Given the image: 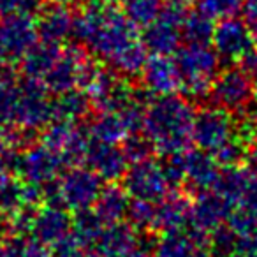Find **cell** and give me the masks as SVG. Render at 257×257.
Masks as SVG:
<instances>
[{"label":"cell","instance_id":"43","mask_svg":"<svg viewBox=\"0 0 257 257\" xmlns=\"http://www.w3.org/2000/svg\"><path fill=\"white\" fill-rule=\"evenodd\" d=\"M253 100L257 102V74H253Z\"/></svg>","mask_w":257,"mask_h":257},{"label":"cell","instance_id":"8","mask_svg":"<svg viewBox=\"0 0 257 257\" xmlns=\"http://www.w3.org/2000/svg\"><path fill=\"white\" fill-rule=\"evenodd\" d=\"M65 161L46 143H34L16 157V171L23 182L37 187H50L65 171Z\"/></svg>","mask_w":257,"mask_h":257},{"label":"cell","instance_id":"24","mask_svg":"<svg viewBox=\"0 0 257 257\" xmlns=\"http://www.w3.org/2000/svg\"><path fill=\"white\" fill-rule=\"evenodd\" d=\"M250 180H252V173L248 171V168H241L238 164L224 166L213 190L220 194L225 201H229L232 206H238L248 189Z\"/></svg>","mask_w":257,"mask_h":257},{"label":"cell","instance_id":"37","mask_svg":"<svg viewBox=\"0 0 257 257\" xmlns=\"http://www.w3.org/2000/svg\"><path fill=\"white\" fill-rule=\"evenodd\" d=\"M243 22L250 29V32L257 37V0H245L241 8Z\"/></svg>","mask_w":257,"mask_h":257},{"label":"cell","instance_id":"39","mask_svg":"<svg viewBox=\"0 0 257 257\" xmlns=\"http://www.w3.org/2000/svg\"><path fill=\"white\" fill-rule=\"evenodd\" d=\"M166 4L175 6V8H180V9H187L189 6L196 4V0H166Z\"/></svg>","mask_w":257,"mask_h":257},{"label":"cell","instance_id":"18","mask_svg":"<svg viewBox=\"0 0 257 257\" xmlns=\"http://www.w3.org/2000/svg\"><path fill=\"white\" fill-rule=\"evenodd\" d=\"M85 162L92 171H95L104 182H116L123 178L128 169V161L123 154V148L113 143L90 140Z\"/></svg>","mask_w":257,"mask_h":257},{"label":"cell","instance_id":"6","mask_svg":"<svg viewBox=\"0 0 257 257\" xmlns=\"http://www.w3.org/2000/svg\"><path fill=\"white\" fill-rule=\"evenodd\" d=\"M121 180H123V189L136 201L157 203L175 189L166 166L159 164L152 157L141 162H134Z\"/></svg>","mask_w":257,"mask_h":257},{"label":"cell","instance_id":"19","mask_svg":"<svg viewBox=\"0 0 257 257\" xmlns=\"http://www.w3.org/2000/svg\"><path fill=\"white\" fill-rule=\"evenodd\" d=\"M138 229L127 222H113L102 229L93 243L100 257H131L140 250Z\"/></svg>","mask_w":257,"mask_h":257},{"label":"cell","instance_id":"40","mask_svg":"<svg viewBox=\"0 0 257 257\" xmlns=\"http://www.w3.org/2000/svg\"><path fill=\"white\" fill-rule=\"evenodd\" d=\"M190 257H213V253H210L208 250H204V248H196Z\"/></svg>","mask_w":257,"mask_h":257},{"label":"cell","instance_id":"21","mask_svg":"<svg viewBox=\"0 0 257 257\" xmlns=\"http://www.w3.org/2000/svg\"><path fill=\"white\" fill-rule=\"evenodd\" d=\"M190 206H192V203L183 194L169 192L164 199L154 203L152 231H182L185 225H189Z\"/></svg>","mask_w":257,"mask_h":257},{"label":"cell","instance_id":"25","mask_svg":"<svg viewBox=\"0 0 257 257\" xmlns=\"http://www.w3.org/2000/svg\"><path fill=\"white\" fill-rule=\"evenodd\" d=\"M92 208L106 225L113 224V222H120L128 213L131 196H128L123 187L107 185L102 189L99 199L95 201V204Z\"/></svg>","mask_w":257,"mask_h":257},{"label":"cell","instance_id":"15","mask_svg":"<svg viewBox=\"0 0 257 257\" xmlns=\"http://www.w3.org/2000/svg\"><path fill=\"white\" fill-rule=\"evenodd\" d=\"M232 210H234V206L229 201H225L218 192H215L213 189L199 192L196 203H192V206H190V232L206 239L204 236L208 232H213L215 229L222 227L225 220H229Z\"/></svg>","mask_w":257,"mask_h":257},{"label":"cell","instance_id":"16","mask_svg":"<svg viewBox=\"0 0 257 257\" xmlns=\"http://www.w3.org/2000/svg\"><path fill=\"white\" fill-rule=\"evenodd\" d=\"M141 81L148 93L155 97L173 95L182 90V74L176 60L169 55H152L141 72Z\"/></svg>","mask_w":257,"mask_h":257},{"label":"cell","instance_id":"45","mask_svg":"<svg viewBox=\"0 0 257 257\" xmlns=\"http://www.w3.org/2000/svg\"><path fill=\"white\" fill-rule=\"evenodd\" d=\"M118 2H123V0H118Z\"/></svg>","mask_w":257,"mask_h":257},{"label":"cell","instance_id":"42","mask_svg":"<svg viewBox=\"0 0 257 257\" xmlns=\"http://www.w3.org/2000/svg\"><path fill=\"white\" fill-rule=\"evenodd\" d=\"M250 127H252V131L257 134V113H253L252 120H250Z\"/></svg>","mask_w":257,"mask_h":257},{"label":"cell","instance_id":"33","mask_svg":"<svg viewBox=\"0 0 257 257\" xmlns=\"http://www.w3.org/2000/svg\"><path fill=\"white\" fill-rule=\"evenodd\" d=\"M9 257H50L43 241L36 238L32 232H22L13 238L8 250Z\"/></svg>","mask_w":257,"mask_h":257},{"label":"cell","instance_id":"26","mask_svg":"<svg viewBox=\"0 0 257 257\" xmlns=\"http://www.w3.org/2000/svg\"><path fill=\"white\" fill-rule=\"evenodd\" d=\"M128 128L125 125L123 118L118 111L109 113H99L92 120L88 127V136L93 141H102V143L118 145L128 136Z\"/></svg>","mask_w":257,"mask_h":257},{"label":"cell","instance_id":"27","mask_svg":"<svg viewBox=\"0 0 257 257\" xmlns=\"http://www.w3.org/2000/svg\"><path fill=\"white\" fill-rule=\"evenodd\" d=\"M90 97L86 95L85 90H71L57 95L53 100V120L64 121H79L85 118L90 111Z\"/></svg>","mask_w":257,"mask_h":257},{"label":"cell","instance_id":"1","mask_svg":"<svg viewBox=\"0 0 257 257\" xmlns=\"http://www.w3.org/2000/svg\"><path fill=\"white\" fill-rule=\"evenodd\" d=\"M72 37L109 67L140 43L138 27L125 13L99 2L74 15Z\"/></svg>","mask_w":257,"mask_h":257},{"label":"cell","instance_id":"5","mask_svg":"<svg viewBox=\"0 0 257 257\" xmlns=\"http://www.w3.org/2000/svg\"><path fill=\"white\" fill-rule=\"evenodd\" d=\"M95 71L97 65L88 55V50H85L81 44H72L62 50L58 62L43 83L51 93L60 95L71 90H78L79 86L85 88Z\"/></svg>","mask_w":257,"mask_h":257},{"label":"cell","instance_id":"36","mask_svg":"<svg viewBox=\"0 0 257 257\" xmlns=\"http://www.w3.org/2000/svg\"><path fill=\"white\" fill-rule=\"evenodd\" d=\"M41 9V0H0V15L9 16L15 13L36 15Z\"/></svg>","mask_w":257,"mask_h":257},{"label":"cell","instance_id":"35","mask_svg":"<svg viewBox=\"0 0 257 257\" xmlns=\"http://www.w3.org/2000/svg\"><path fill=\"white\" fill-rule=\"evenodd\" d=\"M121 148H123V154L127 157L128 162H141L145 159H148L152 155L154 147H152L150 140L147 136H140V133L128 134L123 141H121Z\"/></svg>","mask_w":257,"mask_h":257},{"label":"cell","instance_id":"23","mask_svg":"<svg viewBox=\"0 0 257 257\" xmlns=\"http://www.w3.org/2000/svg\"><path fill=\"white\" fill-rule=\"evenodd\" d=\"M39 37L48 43L60 44L67 37H72L74 30V15L65 6H51L41 13L37 20Z\"/></svg>","mask_w":257,"mask_h":257},{"label":"cell","instance_id":"29","mask_svg":"<svg viewBox=\"0 0 257 257\" xmlns=\"http://www.w3.org/2000/svg\"><path fill=\"white\" fill-rule=\"evenodd\" d=\"M197 239L194 234H185L183 231L162 232L157 246H155V257H190L196 250Z\"/></svg>","mask_w":257,"mask_h":257},{"label":"cell","instance_id":"17","mask_svg":"<svg viewBox=\"0 0 257 257\" xmlns=\"http://www.w3.org/2000/svg\"><path fill=\"white\" fill-rule=\"evenodd\" d=\"M182 166L183 183L192 190H211L220 175V164L211 154L204 150H187L176 155Z\"/></svg>","mask_w":257,"mask_h":257},{"label":"cell","instance_id":"14","mask_svg":"<svg viewBox=\"0 0 257 257\" xmlns=\"http://www.w3.org/2000/svg\"><path fill=\"white\" fill-rule=\"evenodd\" d=\"M43 143L53 148L65 161L67 166H76L85 161L90 145V136L74 121L53 120L46 125L43 134Z\"/></svg>","mask_w":257,"mask_h":257},{"label":"cell","instance_id":"11","mask_svg":"<svg viewBox=\"0 0 257 257\" xmlns=\"http://www.w3.org/2000/svg\"><path fill=\"white\" fill-rule=\"evenodd\" d=\"M211 46L225 64H241L248 53L255 50L253 34L243 20L234 16L224 18L215 27Z\"/></svg>","mask_w":257,"mask_h":257},{"label":"cell","instance_id":"10","mask_svg":"<svg viewBox=\"0 0 257 257\" xmlns=\"http://www.w3.org/2000/svg\"><path fill=\"white\" fill-rule=\"evenodd\" d=\"M39 39L37 20L30 13H15L0 23V55L11 62H22Z\"/></svg>","mask_w":257,"mask_h":257},{"label":"cell","instance_id":"13","mask_svg":"<svg viewBox=\"0 0 257 257\" xmlns=\"http://www.w3.org/2000/svg\"><path fill=\"white\" fill-rule=\"evenodd\" d=\"M185 15V9L166 4L161 16L145 29L141 41L152 55H173L180 50V43L183 41L182 23Z\"/></svg>","mask_w":257,"mask_h":257},{"label":"cell","instance_id":"9","mask_svg":"<svg viewBox=\"0 0 257 257\" xmlns=\"http://www.w3.org/2000/svg\"><path fill=\"white\" fill-rule=\"evenodd\" d=\"M213 106L229 113H238L248 107L253 99V78L243 67H227L218 72L210 90Z\"/></svg>","mask_w":257,"mask_h":257},{"label":"cell","instance_id":"12","mask_svg":"<svg viewBox=\"0 0 257 257\" xmlns=\"http://www.w3.org/2000/svg\"><path fill=\"white\" fill-rule=\"evenodd\" d=\"M48 92L43 81L27 78L22 83V99H20L16 128L23 133L37 131L53 121V100H48Z\"/></svg>","mask_w":257,"mask_h":257},{"label":"cell","instance_id":"2","mask_svg":"<svg viewBox=\"0 0 257 257\" xmlns=\"http://www.w3.org/2000/svg\"><path fill=\"white\" fill-rule=\"evenodd\" d=\"M194 120L196 111L187 97L162 95L147 106L143 133L157 154L173 157L190 148Z\"/></svg>","mask_w":257,"mask_h":257},{"label":"cell","instance_id":"3","mask_svg":"<svg viewBox=\"0 0 257 257\" xmlns=\"http://www.w3.org/2000/svg\"><path fill=\"white\" fill-rule=\"evenodd\" d=\"M182 74V92L187 99L210 97L213 79L218 74L220 57L210 44H187L175 55Z\"/></svg>","mask_w":257,"mask_h":257},{"label":"cell","instance_id":"32","mask_svg":"<svg viewBox=\"0 0 257 257\" xmlns=\"http://www.w3.org/2000/svg\"><path fill=\"white\" fill-rule=\"evenodd\" d=\"M20 99H22V83L4 81L0 85V120L16 123Z\"/></svg>","mask_w":257,"mask_h":257},{"label":"cell","instance_id":"20","mask_svg":"<svg viewBox=\"0 0 257 257\" xmlns=\"http://www.w3.org/2000/svg\"><path fill=\"white\" fill-rule=\"evenodd\" d=\"M30 232L44 245H57L72 232V217L64 206L50 203L36 210Z\"/></svg>","mask_w":257,"mask_h":257},{"label":"cell","instance_id":"41","mask_svg":"<svg viewBox=\"0 0 257 257\" xmlns=\"http://www.w3.org/2000/svg\"><path fill=\"white\" fill-rule=\"evenodd\" d=\"M46 2H50L51 6H67L71 2H76V0H46Z\"/></svg>","mask_w":257,"mask_h":257},{"label":"cell","instance_id":"4","mask_svg":"<svg viewBox=\"0 0 257 257\" xmlns=\"http://www.w3.org/2000/svg\"><path fill=\"white\" fill-rule=\"evenodd\" d=\"M102 182L104 180L90 168H71L62 173L53 185L46 187L44 192L48 190L50 194V203L79 211L95 204L104 189Z\"/></svg>","mask_w":257,"mask_h":257},{"label":"cell","instance_id":"38","mask_svg":"<svg viewBox=\"0 0 257 257\" xmlns=\"http://www.w3.org/2000/svg\"><path fill=\"white\" fill-rule=\"evenodd\" d=\"M245 162H246V168L252 175L257 176V141H253L250 145V148L246 150L245 154Z\"/></svg>","mask_w":257,"mask_h":257},{"label":"cell","instance_id":"30","mask_svg":"<svg viewBox=\"0 0 257 257\" xmlns=\"http://www.w3.org/2000/svg\"><path fill=\"white\" fill-rule=\"evenodd\" d=\"M164 11L162 0H123V13L138 29H147Z\"/></svg>","mask_w":257,"mask_h":257},{"label":"cell","instance_id":"22","mask_svg":"<svg viewBox=\"0 0 257 257\" xmlns=\"http://www.w3.org/2000/svg\"><path fill=\"white\" fill-rule=\"evenodd\" d=\"M62 55L60 44L48 43V41H37L34 48L23 57L22 60V71L25 78L44 81L46 76L51 72L55 64L58 62Z\"/></svg>","mask_w":257,"mask_h":257},{"label":"cell","instance_id":"28","mask_svg":"<svg viewBox=\"0 0 257 257\" xmlns=\"http://www.w3.org/2000/svg\"><path fill=\"white\" fill-rule=\"evenodd\" d=\"M213 18L196 11L185 15L182 23V39L187 44H210L213 39Z\"/></svg>","mask_w":257,"mask_h":257},{"label":"cell","instance_id":"7","mask_svg":"<svg viewBox=\"0 0 257 257\" xmlns=\"http://www.w3.org/2000/svg\"><path fill=\"white\" fill-rule=\"evenodd\" d=\"M192 140L201 150L215 155L224 147L238 140L236 123L231 113L218 106L203 107L196 113Z\"/></svg>","mask_w":257,"mask_h":257},{"label":"cell","instance_id":"44","mask_svg":"<svg viewBox=\"0 0 257 257\" xmlns=\"http://www.w3.org/2000/svg\"><path fill=\"white\" fill-rule=\"evenodd\" d=\"M76 2H79V4H85V6H90V4H97L99 0H76Z\"/></svg>","mask_w":257,"mask_h":257},{"label":"cell","instance_id":"34","mask_svg":"<svg viewBox=\"0 0 257 257\" xmlns=\"http://www.w3.org/2000/svg\"><path fill=\"white\" fill-rule=\"evenodd\" d=\"M245 0H196L197 11L213 20H224L241 11Z\"/></svg>","mask_w":257,"mask_h":257},{"label":"cell","instance_id":"31","mask_svg":"<svg viewBox=\"0 0 257 257\" xmlns=\"http://www.w3.org/2000/svg\"><path fill=\"white\" fill-rule=\"evenodd\" d=\"M104 227H106V224L100 220V217L95 213L93 208L74 211V217H72V232L83 243H86V245L95 243Z\"/></svg>","mask_w":257,"mask_h":257}]
</instances>
